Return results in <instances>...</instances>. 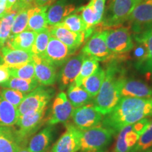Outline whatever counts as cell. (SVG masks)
<instances>
[{
	"label": "cell",
	"mask_w": 152,
	"mask_h": 152,
	"mask_svg": "<svg viewBox=\"0 0 152 152\" xmlns=\"http://www.w3.org/2000/svg\"><path fill=\"white\" fill-rule=\"evenodd\" d=\"M75 11L80 14L86 26L87 30L92 32L93 29L99 25L94 8V0H90V2L86 6L78 8Z\"/></svg>",
	"instance_id": "cell-32"
},
{
	"label": "cell",
	"mask_w": 152,
	"mask_h": 152,
	"mask_svg": "<svg viewBox=\"0 0 152 152\" xmlns=\"http://www.w3.org/2000/svg\"><path fill=\"white\" fill-rule=\"evenodd\" d=\"M54 94L53 89L47 88L42 85L36 87L35 90L26 95L18 107L19 115L46 108Z\"/></svg>",
	"instance_id": "cell-6"
},
{
	"label": "cell",
	"mask_w": 152,
	"mask_h": 152,
	"mask_svg": "<svg viewBox=\"0 0 152 152\" xmlns=\"http://www.w3.org/2000/svg\"><path fill=\"white\" fill-rule=\"evenodd\" d=\"M0 86L4 88H9L19 91L24 94H28L39 86V83L36 79L26 80L10 77L8 80L0 85Z\"/></svg>",
	"instance_id": "cell-29"
},
{
	"label": "cell",
	"mask_w": 152,
	"mask_h": 152,
	"mask_svg": "<svg viewBox=\"0 0 152 152\" xmlns=\"http://www.w3.org/2000/svg\"><path fill=\"white\" fill-rule=\"evenodd\" d=\"M48 28L51 35L64 43L73 53L86 39L85 33H75L57 25L49 26Z\"/></svg>",
	"instance_id": "cell-17"
},
{
	"label": "cell",
	"mask_w": 152,
	"mask_h": 152,
	"mask_svg": "<svg viewBox=\"0 0 152 152\" xmlns=\"http://www.w3.org/2000/svg\"><path fill=\"white\" fill-rule=\"evenodd\" d=\"M54 1H56V0H34L35 6L39 7H49V6L54 4Z\"/></svg>",
	"instance_id": "cell-42"
},
{
	"label": "cell",
	"mask_w": 152,
	"mask_h": 152,
	"mask_svg": "<svg viewBox=\"0 0 152 152\" xmlns=\"http://www.w3.org/2000/svg\"><path fill=\"white\" fill-rule=\"evenodd\" d=\"M9 71L11 77L26 80L35 79V66L33 61L20 67L9 68Z\"/></svg>",
	"instance_id": "cell-37"
},
{
	"label": "cell",
	"mask_w": 152,
	"mask_h": 152,
	"mask_svg": "<svg viewBox=\"0 0 152 152\" xmlns=\"http://www.w3.org/2000/svg\"><path fill=\"white\" fill-rule=\"evenodd\" d=\"M99 67V63L96 58L86 56L82 64L78 75L77 76L73 83L77 86H82L83 81L92 75Z\"/></svg>",
	"instance_id": "cell-30"
},
{
	"label": "cell",
	"mask_w": 152,
	"mask_h": 152,
	"mask_svg": "<svg viewBox=\"0 0 152 152\" xmlns=\"http://www.w3.org/2000/svg\"><path fill=\"white\" fill-rule=\"evenodd\" d=\"M4 1H7V0H4Z\"/></svg>",
	"instance_id": "cell-47"
},
{
	"label": "cell",
	"mask_w": 152,
	"mask_h": 152,
	"mask_svg": "<svg viewBox=\"0 0 152 152\" xmlns=\"http://www.w3.org/2000/svg\"><path fill=\"white\" fill-rule=\"evenodd\" d=\"M30 8H24L17 12L11 28V35H16L27 30Z\"/></svg>",
	"instance_id": "cell-34"
},
{
	"label": "cell",
	"mask_w": 152,
	"mask_h": 152,
	"mask_svg": "<svg viewBox=\"0 0 152 152\" xmlns=\"http://www.w3.org/2000/svg\"><path fill=\"white\" fill-rule=\"evenodd\" d=\"M152 147V120L130 152H145Z\"/></svg>",
	"instance_id": "cell-36"
},
{
	"label": "cell",
	"mask_w": 152,
	"mask_h": 152,
	"mask_svg": "<svg viewBox=\"0 0 152 152\" xmlns=\"http://www.w3.org/2000/svg\"><path fill=\"white\" fill-rule=\"evenodd\" d=\"M106 0H94V8L99 24L102 23L104 14Z\"/></svg>",
	"instance_id": "cell-39"
},
{
	"label": "cell",
	"mask_w": 152,
	"mask_h": 152,
	"mask_svg": "<svg viewBox=\"0 0 152 152\" xmlns=\"http://www.w3.org/2000/svg\"><path fill=\"white\" fill-rule=\"evenodd\" d=\"M33 61L35 66V79L42 86H50L57 79L56 67L42 56L33 54Z\"/></svg>",
	"instance_id": "cell-16"
},
{
	"label": "cell",
	"mask_w": 152,
	"mask_h": 152,
	"mask_svg": "<svg viewBox=\"0 0 152 152\" xmlns=\"http://www.w3.org/2000/svg\"><path fill=\"white\" fill-rule=\"evenodd\" d=\"M106 72L105 70L99 67L90 76L83 81L82 86L85 90L90 95L92 98H95L99 92L102 83L104 80Z\"/></svg>",
	"instance_id": "cell-27"
},
{
	"label": "cell",
	"mask_w": 152,
	"mask_h": 152,
	"mask_svg": "<svg viewBox=\"0 0 152 152\" xmlns=\"http://www.w3.org/2000/svg\"><path fill=\"white\" fill-rule=\"evenodd\" d=\"M133 1H134V2L135 3L136 5H137L139 3H140L142 1H143V0H133Z\"/></svg>",
	"instance_id": "cell-46"
},
{
	"label": "cell",
	"mask_w": 152,
	"mask_h": 152,
	"mask_svg": "<svg viewBox=\"0 0 152 152\" xmlns=\"http://www.w3.org/2000/svg\"><path fill=\"white\" fill-rule=\"evenodd\" d=\"M107 30H100L91 35L87 39L81 53L87 56H92L99 61L109 60L113 56L106 45ZM115 56V55H114Z\"/></svg>",
	"instance_id": "cell-9"
},
{
	"label": "cell",
	"mask_w": 152,
	"mask_h": 152,
	"mask_svg": "<svg viewBox=\"0 0 152 152\" xmlns=\"http://www.w3.org/2000/svg\"><path fill=\"white\" fill-rule=\"evenodd\" d=\"M151 121L147 118L121 129L117 137L115 152H130L137 143Z\"/></svg>",
	"instance_id": "cell-5"
},
{
	"label": "cell",
	"mask_w": 152,
	"mask_h": 152,
	"mask_svg": "<svg viewBox=\"0 0 152 152\" xmlns=\"http://www.w3.org/2000/svg\"><path fill=\"white\" fill-rule=\"evenodd\" d=\"M37 33L30 30H26L16 35H10L4 46L10 48L32 52Z\"/></svg>",
	"instance_id": "cell-21"
},
{
	"label": "cell",
	"mask_w": 152,
	"mask_h": 152,
	"mask_svg": "<svg viewBox=\"0 0 152 152\" xmlns=\"http://www.w3.org/2000/svg\"><path fill=\"white\" fill-rule=\"evenodd\" d=\"M74 125L81 130L97 126L103 121V115L95 109L93 104H87L73 109L71 115Z\"/></svg>",
	"instance_id": "cell-10"
},
{
	"label": "cell",
	"mask_w": 152,
	"mask_h": 152,
	"mask_svg": "<svg viewBox=\"0 0 152 152\" xmlns=\"http://www.w3.org/2000/svg\"><path fill=\"white\" fill-rule=\"evenodd\" d=\"M128 20L134 34L152 28V0H143L136 5Z\"/></svg>",
	"instance_id": "cell-8"
},
{
	"label": "cell",
	"mask_w": 152,
	"mask_h": 152,
	"mask_svg": "<svg viewBox=\"0 0 152 152\" xmlns=\"http://www.w3.org/2000/svg\"><path fill=\"white\" fill-rule=\"evenodd\" d=\"M26 94H24L19 91L4 87H2V89L0 90V96L17 109L21 104Z\"/></svg>",
	"instance_id": "cell-38"
},
{
	"label": "cell",
	"mask_w": 152,
	"mask_h": 152,
	"mask_svg": "<svg viewBox=\"0 0 152 152\" xmlns=\"http://www.w3.org/2000/svg\"><path fill=\"white\" fill-rule=\"evenodd\" d=\"M35 7L34 0H18L11 11H14L18 12L24 8H30Z\"/></svg>",
	"instance_id": "cell-40"
},
{
	"label": "cell",
	"mask_w": 152,
	"mask_h": 152,
	"mask_svg": "<svg viewBox=\"0 0 152 152\" xmlns=\"http://www.w3.org/2000/svg\"><path fill=\"white\" fill-rule=\"evenodd\" d=\"M53 137V128L49 125L30 140L27 148L31 152H47Z\"/></svg>",
	"instance_id": "cell-23"
},
{
	"label": "cell",
	"mask_w": 152,
	"mask_h": 152,
	"mask_svg": "<svg viewBox=\"0 0 152 152\" xmlns=\"http://www.w3.org/2000/svg\"><path fill=\"white\" fill-rule=\"evenodd\" d=\"M56 25L75 33H85L87 30L86 26L80 14L77 12L70 14L61 23Z\"/></svg>",
	"instance_id": "cell-33"
},
{
	"label": "cell",
	"mask_w": 152,
	"mask_h": 152,
	"mask_svg": "<svg viewBox=\"0 0 152 152\" xmlns=\"http://www.w3.org/2000/svg\"><path fill=\"white\" fill-rule=\"evenodd\" d=\"M106 45L113 55L128 53L134 48L130 30L125 27H118L107 30Z\"/></svg>",
	"instance_id": "cell-7"
},
{
	"label": "cell",
	"mask_w": 152,
	"mask_h": 152,
	"mask_svg": "<svg viewBox=\"0 0 152 152\" xmlns=\"http://www.w3.org/2000/svg\"><path fill=\"white\" fill-rule=\"evenodd\" d=\"M20 143L17 130L11 126L0 127V152H16Z\"/></svg>",
	"instance_id": "cell-24"
},
{
	"label": "cell",
	"mask_w": 152,
	"mask_h": 152,
	"mask_svg": "<svg viewBox=\"0 0 152 152\" xmlns=\"http://www.w3.org/2000/svg\"><path fill=\"white\" fill-rule=\"evenodd\" d=\"M45 111L46 108L19 115L16 125L18 127L17 133L20 142H23L40 128L42 125Z\"/></svg>",
	"instance_id": "cell-11"
},
{
	"label": "cell",
	"mask_w": 152,
	"mask_h": 152,
	"mask_svg": "<svg viewBox=\"0 0 152 152\" xmlns=\"http://www.w3.org/2000/svg\"><path fill=\"white\" fill-rule=\"evenodd\" d=\"M10 77L9 68L4 64H0V85L7 82L10 78Z\"/></svg>",
	"instance_id": "cell-41"
},
{
	"label": "cell",
	"mask_w": 152,
	"mask_h": 152,
	"mask_svg": "<svg viewBox=\"0 0 152 152\" xmlns=\"http://www.w3.org/2000/svg\"><path fill=\"white\" fill-rule=\"evenodd\" d=\"M16 152H31L27 147H23L22 146H19Z\"/></svg>",
	"instance_id": "cell-45"
},
{
	"label": "cell",
	"mask_w": 152,
	"mask_h": 152,
	"mask_svg": "<svg viewBox=\"0 0 152 152\" xmlns=\"http://www.w3.org/2000/svg\"><path fill=\"white\" fill-rule=\"evenodd\" d=\"M48 8L47 7H39L36 6L30 7L27 30L38 33L48 28L47 20V11Z\"/></svg>",
	"instance_id": "cell-25"
},
{
	"label": "cell",
	"mask_w": 152,
	"mask_h": 152,
	"mask_svg": "<svg viewBox=\"0 0 152 152\" xmlns=\"http://www.w3.org/2000/svg\"><path fill=\"white\" fill-rule=\"evenodd\" d=\"M33 54L26 51L4 46L0 48V58L9 68H18L33 61Z\"/></svg>",
	"instance_id": "cell-18"
},
{
	"label": "cell",
	"mask_w": 152,
	"mask_h": 152,
	"mask_svg": "<svg viewBox=\"0 0 152 152\" xmlns=\"http://www.w3.org/2000/svg\"><path fill=\"white\" fill-rule=\"evenodd\" d=\"M50 37L51 34L49 28L38 33L32 49V53L37 56H42L47 49Z\"/></svg>",
	"instance_id": "cell-35"
},
{
	"label": "cell",
	"mask_w": 152,
	"mask_h": 152,
	"mask_svg": "<svg viewBox=\"0 0 152 152\" xmlns=\"http://www.w3.org/2000/svg\"><path fill=\"white\" fill-rule=\"evenodd\" d=\"M152 116V97H121L114 109L105 115L102 126L117 134L125 126Z\"/></svg>",
	"instance_id": "cell-1"
},
{
	"label": "cell",
	"mask_w": 152,
	"mask_h": 152,
	"mask_svg": "<svg viewBox=\"0 0 152 152\" xmlns=\"http://www.w3.org/2000/svg\"><path fill=\"white\" fill-rule=\"evenodd\" d=\"M18 0H7V9L8 11H10L11 9L13 8V7L15 5V4L16 3V1Z\"/></svg>",
	"instance_id": "cell-44"
},
{
	"label": "cell",
	"mask_w": 152,
	"mask_h": 152,
	"mask_svg": "<svg viewBox=\"0 0 152 152\" xmlns=\"http://www.w3.org/2000/svg\"><path fill=\"white\" fill-rule=\"evenodd\" d=\"M66 96L74 109L91 103L93 99L83 87L77 86L74 83L68 86Z\"/></svg>",
	"instance_id": "cell-26"
},
{
	"label": "cell",
	"mask_w": 152,
	"mask_h": 152,
	"mask_svg": "<svg viewBox=\"0 0 152 152\" xmlns=\"http://www.w3.org/2000/svg\"><path fill=\"white\" fill-rule=\"evenodd\" d=\"M135 6L133 0H110L101 25L104 28L118 27L128 20Z\"/></svg>",
	"instance_id": "cell-4"
},
{
	"label": "cell",
	"mask_w": 152,
	"mask_h": 152,
	"mask_svg": "<svg viewBox=\"0 0 152 152\" xmlns=\"http://www.w3.org/2000/svg\"><path fill=\"white\" fill-rule=\"evenodd\" d=\"M113 134L110 129L99 125L81 130L80 150L84 152L99 151L110 143Z\"/></svg>",
	"instance_id": "cell-3"
},
{
	"label": "cell",
	"mask_w": 152,
	"mask_h": 152,
	"mask_svg": "<svg viewBox=\"0 0 152 152\" xmlns=\"http://www.w3.org/2000/svg\"><path fill=\"white\" fill-rule=\"evenodd\" d=\"M16 14V11L10 10L0 18V48L4 46L10 37L11 28Z\"/></svg>",
	"instance_id": "cell-31"
},
{
	"label": "cell",
	"mask_w": 152,
	"mask_h": 152,
	"mask_svg": "<svg viewBox=\"0 0 152 152\" xmlns=\"http://www.w3.org/2000/svg\"><path fill=\"white\" fill-rule=\"evenodd\" d=\"M8 11L7 9V1L0 0V18H1Z\"/></svg>",
	"instance_id": "cell-43"
},
{
	"label": "cell",
	"mask_w": 152,
	"mask_h": 152,
	"mask_svg": "<svg viewBox=\"0 0 152 152\" xmlns=\"http://www.w3.org/2000/svg\"><path fill=\"white\" fill-rule=\"evenodd\" d=\"M18 118V109L0 96V127L13 126Z\"/></svg>",
	"instance_id": "cell-28"
},
{
	"label": "cell",
	"mask_w": 152,
	"mask_h": 152,
	"mask_svg": "<svg viewBox=\"0 0 152 152\" xmlns=\"http://www.w3.org/2000/svg\"><path fill=\"white\" fill-rule=\"evenodd\" d=\"M134 39L146 49L145 58L138 68L144 73H152V28L141 33L134 34Z\"/></svg>",
	"instance_id": "cell-22"
},
{
	"label": "cell",
	"mask_w": 152,
	"mask_h": 152,
	"mask_svg": "<svg viewBox=\"0 0 152 152\" xmlns=\"http://www.w3.org/2000/svg\"><path fill=\"white\" fill-rule=\"evenodd\" d=\"M105 72L104 80L93 103L95 109L103 115L109 113L119 102L121 87L125 79L124 73L114 63L106 68Z\"/></svg>",
	"instance_id": "cell-2"
},
{
	"label": "cell",
	"mask_w": 152,
	"mask_h": 152,
	"mask_svg": "<svg viewBox=\"0 0 152 152\" xmlns=\"http://www.w3.org/2000/svg\"><path fill=\"white\" fill-rule=\"evenodd\" d=\"M85 55L83 53L70 57L63 64L58 75V80L61 90H64L73 83L78 75Z\"/></svg>",
	"instance_id": "cell-13"
},
{
	"label": "cell",
	"mask_w": 152,
	"mask_h": 152,
	"mask_svg": "<svg viewBox=\"0 0 152 152\" xmlns=\"http://www.w3.org/2000/svg\"><path fill=\"white\" fill-rule=\"evenodd\" d=\"M73 109L74 108L68 99L66 93L59 92L53 102L52 113L47 123L49 125H54L57 123L66 122L71 117Z\"/></svg>",
	"instance_id": "cell-15"
},
{
	"label": "cell",
	"mask_w": 152,
	"mask_h": 152,
	"mask_svg": "<svg viewBox=\"0 0 152 152\" xmlns=\"http://www.w3.org/2000/svg\"></svg>",
	"instance_id": "cell-48"
},
{
	"label": "cell",
	"mask_w": 152,
	"mask_h": 152,
	"mask_svg": "<svg viewBox=\"0 0 152 152\" xmlns=\"http://www.w3.org/2000/svg\"><path fill=\"white\" fill-rule=\"evenodd\" d=\"M81 130L74 125H66V130L53 146L52 152H77L80 150Z\"/></svg>",
	"instance_id": "cell-14"
},
{
	"label": "cell",
	"mask_w": 152,
	"mask_h": 152,
	"mask_svg": "<svg viewBox=\"0 0 152 152\" xmlns=\"http://www.w3.org/2000/svg\"><path fill=\"white\" fill-rule=\"evenodd\" d=\"M75 11V5L71 0H56L47 9V20L49 26L60 23Z\"/></svg>",
	"instance_id": "cell-19"
},
{
	"label": "cell",
	"mask_w": 152,
	"mask_h": 152,
	"mask_svg": "<svg viewBox=\"0 0 152 152\" xmlns=\"http://www.w3.org/2000/svg\"><path fill=\"white\" fill-rule=\"evenodd\" d=\"M73 54V52L66 45L51 35L46 51L42 57L55 67H59Z\"/></svg>",
	"instance_id": "cell-12"
},
{
	"label": "cell",
	"mask_w": 152,
	"mask_h": 152,
	"mask_svg": "<svg viewBox=\"0 0 152 152\" xmlns=\"http://www.w3.org/2000/svg\"><path fill=\"white\" fill-rule=\"evenodd\" d=\"M121 97H152V88L143 82L133 79H125L121 90Z\"/></svg>",
	"instance_id": "cell-20"
}]
</instances>
